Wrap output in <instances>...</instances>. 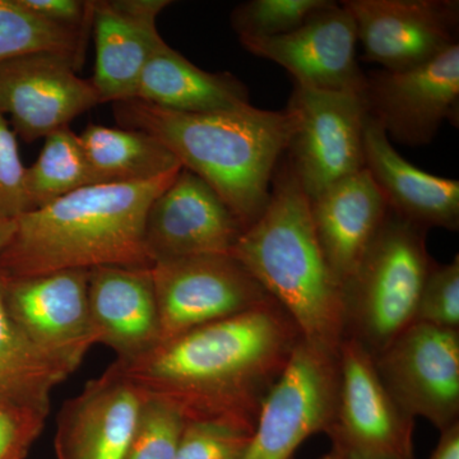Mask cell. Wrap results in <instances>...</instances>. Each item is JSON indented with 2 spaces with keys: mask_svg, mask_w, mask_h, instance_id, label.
<instances>
[{
  "mask_svg": "<svg viewBox=\"0 0 459 459\" xmlns=\"http://www.w3.org/2000/svg\"><path fill=\"white\" fill-rule=\"evenodd\" d=\"M180 170L146 183L92 184L21 214L0 255V277L107 265L152 268L144 246L148 208Z\"/></svg>",
  "mask_w": 459,
  "mask_h": 459,
  "instance_id": "cell-3",
  "label": "cell"
},
{
  "mask_svg": "<svg viewBox=\"0 0 459 459\" xmlns=\"http://www.w3.org/2000/svg\"><path fill=\"white\" fill-rule=\"evenodd\" d=\"M122 128L148 133L164 143L221 197L244 229L270 202L272 181L294 132L287 108L253 105L208 114L166 110L141 100L114 102Z\"/></svg>",
  "mask_w": 459,
  "mask_h": 459,
  "instance_id": "cell-2",
  "label": "cell"
},
{
  "mask_svg": "<svg viewBox=\"0 0 459 459\" xmlns=\"http://www.w3.org/2000/svg\"><path fill=\"white\" fill-rule=\"evenodd\" d=\"M459 331V255L448 264L434 262L420 295L415 322Z\"/></svg>",
  "mask_w": 459,
  "mask_h": 459,
  "instance_id": "cell-30",
  "label": "cell"
},
{
  "mask_svg": "<svg viewBox=\"0 0 459 459\" xmlns=\"http://www.w3.org/2000/svg\"><path fill=\"white\" fill-rule=\"evenodd\" d=\"M133 99L186 114L217 113L250 105L249 90L235 75L205 72L169 45L144 66Z\"/></svg>",
  "mask_w": 459,
  "mask_h": 459,
  "instance_id": "cell-22",
  "label": "cell"
},
{
  "mask_svg": "<svg viewBox=\"0 0 459 459\" xmlns=\"http://www.w3.org/2000/svg\"><path fill=\"white\" fill-rule=\"evenodd\" d=\"M238 41L253 56L285 68L296 86L362 95L365 74L356 56L358 31L341 3L319 9L286 35Z\"/></svg>",
  "mask_w": 459,
  "mask_h": 459,
  "instance_id": "cell-16",
  "label": "cell"
},
{
  "mask_svg": "<svg viewBox=\"0 0 459 459\" xmlns=\"http://www.w3.org/2000/svg\"><path fill=\"white\" fill-rule=\"evenodd\" d=\"M146 394L113 365L66 401L57 418V459H124Z\"/></svg>",
  "mask_w": 459,
  "mask_h": 459,
  "instance_id": "cell-17",
  "label": "cell"
},
{
  "mask_svg": "<svg viewBox=\"0 0 459 459\" xmlns=\"http://www.w3.org/2000/svg\"><path fill=\"white\" fill-rule=\"evenodd\" d=\"M71 371L41 351L9 313L0 279V401L50 410V394Z\"/></svg>",
  "mask_w": 459,
  "mask_h": 459,
  "instance_id": "cell-24",
  "label": "cell"
},
{
  "mask_svg": "<svg viewBox=\"0 0 459 459\" xmlns=\"http://www.w3.org/2000/svg\"><path fill=\"white\" fill-rule=\"evenodd\" d=\"M365 62L385 71L418 68L458 44L457 0H343Z\"/></svg>",
  "mask_w": 459,
  "mask_h": 459,
  "instance_id": "cell-12",
  "label": "cell"
},
{
  "mask_svg": "<svg viewBox=\"0 0 459 459\" xmlns=\"http://www.w3.org/2000/svg\"><path fill=\"white\" fill-rule=\"evenodd\" d=\"M26 169L21 160L16 133L0 113V216L16 220L29 212Z\"/></svg>",
  "mask_w": 459,
  "mask_h": 459,
  "instance_id": "cell-32",
  "label": "cell"
},
{
  "mask_svg": "<svg viewBox=\"0 0 459 459\" xmlns=\"http://www.w3.org/2000/svg\"><path fill=\"white\" fill-rule=\"evenodd\" d=\"M33 16L74 30H89L92 26V0H17Z\"/></svg>",
  "mask_w": 459,
  "mask_h": 459,
  "instance_id": "cell-33",
  "label": "cell"
},
{
  "mask_svg": "<svg viewBox=\"0 0 459 459\" xmlns=\"http://www.w3.org/2000/svg\"><path fill=\"white\" fill-rule=\"evenodd\" d=\"M89 30L54 25L17 0H0V63L32 53H53L82 65Z\"/></svg>",
  "mask_w": 459,
  "mask_h": 459,
  "instance_id": "cell-26",
  "label": "cell"
},
{
  "mask_svg": "<svg viewBox=\"0 0 459 459\" xmlns=\"http://www.w3.org/2000/svg\"><path fill=\"white\" fill-rule=\"evenodd\" d=\"M92 184L80 135L69 126L57 129L45 137L40 155L35 164L26 169L29 211L39 210Z\"/></svg>",
  "mask_w": 459,
  "mask_h": 459,
  "instance_id": "cell-25",
  "label": "cell"
},
{
  "mask_svg": "<svg viewBox=\"0 0 459 459\" xmlns=\"http://www.w3.org/2000/svg\"><path fill=\"white\" fill-rule=\"evenodd\" d=\"M243 225L221 197L188 169L148 208L144 246L153 264L199 255H230Z\"/></svg>",
  "mask_w": 459,
  "mask_h": 459,
  "instance_id": "cell-15",
  "label": "cell"
},
{
  "mask_svg": "<svg viewBox=\"0 0 459 459\" xmlns=\"http://www.w3.org/2000/svg\"><path fill=\"white\" fill-rule=\"evenodd\" d=\"M377 374L411 418L443 431L459 421V331L412 323L374 358Z\"/></svg>",
  "mask_w": 459,
  "mask_h": 459,
  "instance_id": "cell-10",
  "label": "cell"
},
{
  "mask_svg": "<svg viewBox=\"0 0 459 459\" xmlns=\"http://www.w3.org/2000/svg\"><path fill=\"white\" fill-rule=\"evenodd\" d=\"M338 355L301 340L263 402L244 459H292L314 434L327 433L336 411Z\"/></svg>",
  "mask_w": 459,
  "mask_h": 459,
  "instance_id": "cell-8",
  "label": "cell"
},
{
  "mask_svg": "<svg viewBox=\"0 0 459 459\" xmlns=\"http://www.w3.org/2000/svg\"><path fill=\"white\" fill-rule=\"evenodd\" d=\"M90 271L3 279L9 313L23 333L72 374L98 336L89 309Z\"/></svg>",
  "mask_w": 459,
  "mask_h": 459,
  "instance_id": "cell-13",
  "label": "cell"
},
{
  "mask_svg": "<svg viewBox=\"0 0 459 459\" xmlns=\"http://www.w3.org/2000/svg\"><path fill=\"white\" fill-rule=\"evenodd\" d=\"M230 255L294 320L305 342L338 355L344 338L343 289L316 240L309 198L282 157L264 212Z\"/></svg>",
  "mask_w": 459,
  "mask_h": 459,
  "instance_id": "cell-4",
  "label": "cell"
},
{
  "mask_svg": "<svg viewBox=\"0 0 459 459\" xmlns=\"http://www.w3.org/2000/svg\"><path fill=\"white\" fill-rule=\"evenodd\" d=\"M303 340L270 298L253 309L160 342L113 367L186 420H231L255 428L263 402Z\"/></svg>",
  "mask_w": 459,
  "mask_h": 459,
  "instance_id": "cell-1",
  "label": "cell"
},
{
  "mask_svg": "<svg viewBox=\"0 0 459 459\" xmlns=\"http://www.w3.org/2000/svg\"><path fill=\"white\" fill-rule=\"evenodd\" d=\"M424 230L389 211L360 264L343 286L344 337L373 358L415 322L434 262Z\"/></svg>",
  "mask_w": 459,
  "mask_h": 459,
  "instance_id": "cell-5",
  "label": "cell"
},
{
  "mask_svg": "<svg viewBox=\"0 0 459 459\" xmlns=\"http://www.w3.org/2000/svg\"><path fill=\"white\" fill-rule=\"evenodd\" d=\"M48 415V410L0 401V459H25Z\"/></svg>",
  "mask_w": 459,
  "mask_h": 459,
  "instance_id": "cell-31",
  "label": "cell"
},
{
  "mask_svg": "<svg viewBox=\"0 0 459 459\" xmlns=\"http://www.w3.org/2000/svg\"><path fill=\"white\" fill-rule=\"evenodd\" d=\"M14 229H16V221L14 220L4 219L0 216V255L3 250L8 246L12 235H13Z\"/></svg>",
  "mask_w": 459,
  "mask_h": 459,
  "instance_id": "cell-35",
  "label": "cell"
},
{
  "mask_svg": "<svg viewBox=\"0 0 459 459\" xmlns=\"http://www.w3.org/2000/svg\"><path fill=\"white\" fill-rule=\"evenodd\" d=\"M440 433L439 443L430 459H459V421Z\"/></svg>",
  "mask_w": 459,
  "mask_h": 459,
  "instance_id": "cell-34",
  "label": "cell"
},
{
  "mask_svg": "<svg viewBox=\"0 0 459 459\" xmlns=\"http://www.w3.org/2000/svg\"><path fill=\"white\" fill-rule=\"evenodd\" d=\"M320 459H358L353 458L351 455H344L342 452H338L336 449L332 448L331 452H328L327 455H323Z\"/></svg>",
  "mask_w": 459,
  "mask_h": 459,
  "instance_id": "cell-36",
  "label": "cell"
},
{
  "mask_svg": "<svg viewBox=\"0 0 459 459\" xmlns=\"http://www.w3.org/2000/svg\"><path fill=\"white\" fill-rule=\"evenodd\" d=\"M184 425L170 402L146 394L124 459H177Z\"/></svg>",
  "mask_w": 459,
  "mask_h": 459,
  "instance_id": "cell-28",
  "label": "cell"
},
{
  "mask_svg": "<svg viewBox=\"0 0 459 459\" xmlns=\"http://www.w3.org/2000/svg\"><path fill=\"white\" fill-rule=\"evenodd\" d=\"M161 341L253 309L270 299L231 255L157 262L151 268Z\"/></svg>",
  "mask_w": 459,
  "mask_h": 459,
  "instance_id": "cell-9",
  "label": "cell"
},
{
  "mask_svg": "<svg viewBox=\"0 0 459 459\" xmlns=\"http://www.w3.org/2000/svg\"><path fill=\"white\" fill-rule=\"evenodd\" d=\"M89 309L99 343L117 359L137 358L161 341L151 268H92Z\"/></svg>",
  "mask_w": 459,
  "mask_h": 459,
  "instance_id": "cell-21",
  "label": "cell"
},
{
  "mask_svg": "<svg viewBox=\"0 0 459 459\" xmlns=\"http://www.w3.org/2000/svg\"><path fill=\"white\" fill-rule=\"evenodd\" d=\"M255 429L231 420H186L177 459H244Z\"/></svg>",
  "mask_w": 459,
  "mask_h": 459,
  "instance_id": "cell-29",
  "label": "cell"
},
{
  "mask_svg": "<svg viewBox=\"0 0 459 459\" xmlns=\"http://www.w3.org/2000/svg\"><path fill=\"white\" fill-rule=\"evenodd\" d=\"M338 365L336 411L325 433L332 448L358 459H415V419L383 385L371 353L344 337Z\"/></svg>",
  "mask_w": 459,
  "mask_h": 459,
  "instance_id": "cell-7",
  "label": "cell"
},
{
  "mask_svg": "<svg viewBox=\"0 0 459 459\" xmlns=\"http://www.w3.org/2000/svg\"><path fill=\"white\" fill-rule=\"evenodd\" d=\"M286 108L294 132L285 159L309 201L364 169L368 108L361 95L294 84Z\"/></svg>",
  "mask_w": 459,
  "mask_h": 459,
  "instance_id": "cell-6",
  "label": "cell"
},
{
  "mask_svg": "<svg viewBox=\"0 0 459 459\" xmlns=\"http://www.w3.org/2000/svg\"><path fill=\"white\" fill-rule=\"evenodd\" d=\"M364 169L391 212L424 231L431 228L458 231L459 181L410 164L369 115L364 132Z\"/></svg>",
  "mask_w": 459,
  "mask_h": 459,
  "instance_id": "cell-20",
  "label": "cell"
},
{
  "mask_svg": "<svg viewBox=\"0 0 459 459\" xmlns=\"http://www.w3.org/2000/svg\"><path fill=\"white\" fill-rule=\"evenodd\" d=\"M309 207L320 250L343 289L385 222L388 204L362 169L310 199Z\"/></svg>",
  "mask_w": 459,
  "mask_h": 459,
  "instance_id": "cell-19",
  "label": "cell"
},
{
  "mask_svg": "<svg viewBox=\"0 0 459 459\" xmlns=\"http://www.w3.org/2000/svg\"><path fill=\"white\" fill-rule=\"evenodd\" d=\"M331 0H247L230 16L238 40L272 39L298 30Z\"/></svg>",
  "mask_w": 459,
  "mask_h": 459,
  "instance_id": "cell-27",
  "label": "cell"
},
{
  "mask_svg": "<svg viewBox=\"0 0 459 459\" xmlns=\"http://www.w3.org/2000/svg\"><path fill=\"white\" fill-rule=\"evenodd\" d=\"M69 57L32 53L0 63V113L26 142L45 138L101 104L92 81Z\"/></svg>",
  "mask_w": 459,
  "mask_h": 459,
  "instance_id": "cell-14",
  "label": "cell"
},
{
  "mask_svg": "<svg viewBox=\"0 0 459 459\" xmlns=\"http://www.w3.org/2000/svg\"><path fill=\"white\" fill-rule=\"evenodd\" d=\"M361 96L389 141L428 146L444 122L458 123L459 45L418 68L365 74Z\"/></svg>",
  "mask_w": 459,
  "mask_h": 459,
  "instance_id": "cell-11",
  "label": "cell"
},
{
  "mask_svg": "<svg viewBox=\"0 0 459 459\" xmlns=\"http://www.w3.org/2000/svg\"><path fill=\"white\" fill-rule=\"evenodd\" d=\"M80 140L93 184L146 183L183 168L164 143L135 129L90 124Z\"/></svg>",
  "mask_w": 459,
  "mask_h": 459,
  "instance_id": "cell-23",
  "label": "cell"
},
{
  "mask_svg": "<svg viewBox=\"0 0 459 459\" xmlns=\"http://www.w3.org/2000/svg\"><path fill=\"white\" fill-rule=\"evenodd\" d=\"M170 0H92L95 74L91 78L100 101L133 99L142 72L166 42L157 17Z\"/></svg>",
  "mask_w": 459,
  "mask_h": 459,
  "instance_id": "cell-18",
  "label": "cell"
}]
</instances>
